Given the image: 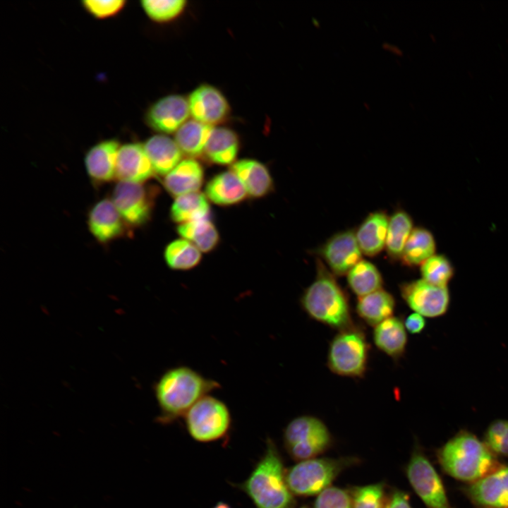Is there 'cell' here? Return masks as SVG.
Returning <instances> with one entry per match:
<instances>
[{
  "label": "cell",
  "mask_w": 508,
  "mask_h": 508,
  "mask_svg": "<svg viewBox=\"0 0 508 508\" xmlns=\"http://www.w3.org/2000/svg\"><path fill=\"white\" fill-rule=\"evenodd\" d=\"M155 174L143 144L130 143L121 145L116 164L119 181L144 183Z\"/></svg>",
  "instance_id": "17"
},
{
  "label": "cell",
  "mask_w": 508,
  "mask_h": 508,
  "mask_svg": "<svg viewBox=\"0 0 508 508\" xmlns=\"http://www.w3.org/2000/svg\"><path fill=\"white\" fill-rule=\"evenodd\" d=\"M436 456L445 473L467 483L478 480L502 465L483 441L464 430L440 447Z\"/></svg>",
  "instance_id": "3"
},
{
  "label": "cell",
  "mask_w": 508,
  "mask_h": 508,
  "mask_svg": "<svg viewBox=\"0 0 508 508\" xmlns=\"http://www.w3.org/2000/svg\"><path fill=\"white\" fill-rule=\"evenodd\" d=\"M219 388L218 382L190 367L180 365L168 369L154 385L159 409L157 422L168 425L184 418L199 400Z\"/></svg>",
  "instance_id": "1"
},
{
  "label": "cell",
  "mask_w": 508,
  "mask_h": 508,
  "mask_svg": "<svg viewBox=\"0 0 508 508\" xmlns=\"http://www.w3.org/2000/svg\"><path fill=\"white\" fill-rule=\"evenodd\" d=\"M313 508H353L348 490L329 486L318 495Z\"/></svg>",
  "instance_id": "38"
},
{
  "label": "cell",
  "mask_w": 508,
  "mask_h": 508,
  "mask_svg": "<svg viewBox=\"0 0 508 508\" xmlns=\"http://www.w3.org/2000/svg\"><path fill=\"white\" fill-rule=\"evenodd\" d=\"M239 147V138L235 131L226 127H214L204 155L212 163L233 164L236 162Z\"/></svg>",
  "instance_id": "25"
},
{
  "label": "cell",
  "mask_w": 508,
  "mask_h": 508,
  "mask_svg": "<svg viewBox=\"0 0 508 508\" xmlns=\"http://www.w3.org/2000/svg\"><path fill=\"white\" fill-rule=\"evenodd\" d=\"M284 448L295 461H303L327 450L332 435L325 423L313 416H301L291 420L283 433Z\"/></svg>",
  "instance_id": "8"
},
{
  "label": "cell",
  "mask_w": 508,
  "mask_h": 508,
  "mask_svg": "<svg viewBox=\"0 0 508 508\" xmlns=\"http://www.w3.org/2000/svg\"><path fill=\"white\" fill-rule=\"evenodd\" d=\"M123 0H86L83 1L84 8L92 16L103 19L117 14L125 6Z\"/></svg>",
  "instance_id": "39"
},
{
  "label": "cell",
  "mask_w": 508,
  "mask_h": 508,
  "mask_svg": "<svg viewBox=\"0 0 508 508\" xmlns=\"http://www.w3.org/2000/svg\"><path fill=\"white\" fill-rule=\"evenodd\" d=\"M140 3L147 16L157 23L175 19L182 13L187 4L185 0H143Z\"/></svg>",
  "instance_id": "36"
},
{
  "label": "cell",
  "mask_w": 508,
  "mask_h": 508,
  "mask_svg": "<svg viewBox=\"0 0 508 508\" xmlns=\"http://www.w3.org/2000/svg\"><path fill=\"white\" fill-rule=\"evenodd\" d=\"M188 101L193 119L212 127L224 122L231 112L225 96L211 85L197 87L189 95Z\"/></svg>",
  "instance_id": "13"
},
{
  "label": "cell",
  "mask_w": 508,
  "mask_h": 508,
  "mask_svg": "<svg viewBox=\"0 0 508 508\" xmlns=\"http://www.w3.org/2000/svg\"><path fill=\"white\" fill-rule=\"evenodd\" d=\"M164 260L174 270H188L197 266L202 258L201 251L184 238L170 242L164 251Z\"/></svg>",
  "instance_id": "33"
},
{
  "label": "cell",
  "mask_w": 508,
  "mask_h": 508,
  "mask_svg": "<svg viewBox=\"0 0 508 508\" xmlns=\"http://www.w3.org/2000/svg\"><path fill=\"white\" fill-rule=\"evenodd\" d=\"M188 98L180 95H170L162 97L147 110V124L162 133L176 132L189 118Z\"/></svg>",
  "instance_id": "15"
},
{
  "label": "cell",
  "mask_w": 508,
  "mask_h": 508,
  "mask_svg": "<svg viewBox=\"0 0 508 508\" xmlns=\"http://www.w3.org/2000/svg\"><path fill=\"white\" fill-rule=\"evenodd\" d=\"M461 490L476 508H508V464H502Z\"/></svg>",
  "instance_id": "12"
},
{
  "label": "cell",
  "mask_w": 508,
  "mask_h": 508,
  "mask_svg": "<svg viewBox=\"0 0 508 508\" xmlns=\"http://www.w3.org/2000/svg\"><path fill=\"white\" fill-rule=\"evenodd\" d=\"M300 508H308V507L303 506V507H300Z\"/></svg>",
  "instance_id": "43"
},
{
  "label": "cell",
  "mask_w": 508,
  "mask_h": 508,
  "mask_svg": "<svg viewBox=\"0 0 508 508\" xmlns=\"http://www.w3.org/2000/svg\"><path fill=\"white\" fill-rule=\"evenodd\" d=\"M214 127L190 119L176 132L175 141L183 154L193 159L202 155Z\"/></svg>",
  "instance_id": "27"
},
{
  "label": "cell",
  "mask_w": 508,
  "mask_h": 508,
  "mask_svg": "<svg viewBox=\"0 0 508 508\" xmlns=\"http://www.w3.org/2000/svg\"><path fill=\"white\" fill-rule=\"evenodd\" d=\"M359 462L355 456L315 457L301 461L286 469L287 484L295 496L318 495L345 469Z\"/></svg>",
  "instance_id": "5"
},
{
  "label": "cell",
  "mask_w": 508,
  "mask_h": 508,
  "mask_svg": "<svg viewBox=\"0 0 508 508\" xmlns=\"http://www.w3.org/2000/svg\"><path fill=\"white\" fill-rule=\"evenodd\" d=\"M404 322L406 329L411 334L421 333L426 324L424 317L417 313L410 314Z\"/></svg>",
  "instance_id": "41"
},
{
  "label": "cell",
  "mask_w": 508,
  "mask_h": 508,
  "mask_svg": "<svg viewBox=\"0 0 508 508\" xmlns=\"http://www.w3.org/2000/svg\"><path fill=\"white\" fill-rule=\"evenodd\" d=\"M212 508H232L230 504L224 501L217 502Z\"/></svg>",
  "instance_id": "42"
},
{
  "label": "cell",
  "mask_w": 508,
  "mask_h": 508,
  "mask_svg": "<svg viewBox=\"0 0 508 508\" xmlns=\"http://www.w3.org/2000/svg\"><path fill=\"white\" fill-rule=\"evenodd\" d=\"M370 346L362 329L352 325L339 330L329 344L327 365L341 376L362 377L365 373Z\"/></svg>",
  "instance_id": "6"
},
{
  "label": "cell",
  "mask_w": 508,
  "mask_h": 508,
  "mask_svg": "<svg viewBox=\"0 0 508 508\" xmlns=\"http://www.w3.org/2000/svg\"><path fill=\"white\" fill-rule=\"evenodd\" d=\"M204 169L195 159L182 160L163 180L166 190L171 195L198 192L204 181Z\"/></svg>",
  "instance_id": "21"
},
{
  "label": "cell",
  "mask_w": 508,
  "mask_h": 508,
  "mask_svg": "<svg viewBox=\"0 0 508 508\" xmlns=\"http://www.w3.org/2000/svg\"><path fill=\"white\" fill-rule=\"evenodd\" d=\"M155 173L166 176L181 161L183 152L175 140L166 135H155L143 144Z\"/></svg>",
  "instance_id": "22"
},
{
  "label": "cell",
  "mask_w": 508,
  "mask_h": 508,
  "mask_svg": "<svg viewBox=\"0 0 508 508\" xmlns=\"http://www.w3.org/2000/svg\"><path fill=\"white\" fill-rule=\"evenodd\" d=\"M483 442L497 456L508 457V421L492 422L485 430Z\"/></svg>",
  "instance_id": "37"
},
{
  "label": "cell",
  "mask_w": 508,
  "mask_h": 508,
  "mask_svg": "<svg viewBox=\"0 0 508 508\" xmlns=\"http://www.w3.org/2000/svg\"><path fill=\"white\" fill-rule=\"evenodd\" d=\"M405 473L411 488L426 508H454L439 473L418 445L413 449Z\"/></svg>",
  "instance_id": "9"
},
{
  "label": "cell",
  "mask_w": 508,
  "mask_h": 508,
  "mask_svg": "<svg viewBox=\"0 0 508 508\" xmlns=\"http://www.w3.org/2000/svg\"><path fill=\"white\" fill-rule=\"evenodd\" d=\"M303 310L315 320L339 331L353 325L346 294L321 262L315 280L301 298Z\"/></svg>",
  "instance_id": "4"
},
{
  "label": "cell",
  "mask_w": 508,
  "mask_h": 508,
  "mask_svg": "<svg viewBox=\"0 0 508 508\" xmlns=\"http://www.w3.org/2000/svg\"><path fill=\"white\" fill-rule=\"evenodd\" d=\"M399 289L406 303L423 317L437 318L445 315L449 308L447 287L437 286L421 279L402 283Z\"/></svg>",
  "instance_id": "11"
},
{
  "label": "cell",
  "mask_w": 508,
  "mask_h": 508,
  "mask_svg": "<svg viewBox=\"0 0 508 508\" xmlns=\"http://www.w3.org/2000/svg\"><path fill=\"white\" fill-rule=\"evenodd\" d=\"M436 241L433 234L423 227L413 229L401 257L403 265L407 267L421 266L435 254Z\"/></svg>",
  "instance_id": "29"
},
{
  "label": "cell",
  "mask_w": 508,
  "mask_h": 508,
  "mask_svg": "<svg viewBox=\"0 0 508 508\" xmlns=\"http://www.w3.org/2000/svg\"><path fill=\"white\" fill-rule=\"evenodd\" d=\"M176 231L203 253L213 250L219 242L218 230L209 218L179 224Z\"/></svg>",
  "instance_id": "31"
},
{
  "label": "cell",
  "mask_w": 508,
  "mask_h": 508,
  "mask_svg": "<svg viewBox=\"0 0 508 508\" xmlns=\"http://www.w3.org/2000/svg\"><path fill=\"white\" fill-rule=\"evenodd\" d=\"M384 482L351 486L348 490L352 498L353 508H384L387 495Z\"/></svg>",
  "instance_id": "35"
},
{
  "label": "cell",
  "mask_w": 508,
  "mask_h": 508,
  "mask_svg": "<svg viewBox=\"0 0 508 508\" xmlns=\"http://www.w3.org/2000/svg\"><path fill=\"white\" fill-rule=\"evenodd\" d=\"M184 421L189 435L201 443L225 440L232 425L227 405L211 394L199 400L186 414Z\"/></svg>",
  "instance_id": "7"
},
{
  "label": "cell",
  "mask_w": 508,
  "mask_h": 508,
  "mask_svg": "<svg viewBox=\"0 0 508 508\" xmlns=\"http://www.w3.org/2000/svg\"><path fill=\"white\" fill-rule=\"evenodd\" d=\"M281 454L271 438L248 477L242 483L232 484L251 500L255 508H294L295 495L286 478Z\"/></svg>",
  "instance_id": "2"
},
{
  "label": "cell",
  "mask_w": 508,
  "mask_h": 508,
  "mask_svg": "<svg viewBox=\"0 0 508 508\" xmlns=\"http://www.w3.org/2000/svg\"><path fill=\"white\" fill-rule=\"evenodd\" d=\"M373 341L375 346L394 360L399 359L405 353L407 334L404 321L392 316L375 327Z\"/></svg>",
  "instance_id": "23"
},
{
  "label": "cell",
  "mask_w": 508,
  "mask_h": 508,
  "mask_svg": "<svg viewBox=\"0 0 508 508\" xmlns=\"http://www.w3.org/2000/svg\"><path fill=\"white\" fill-rule=\"evenodd\" d=\"M413 220L404 210L394 212L389 219L385 250L391 260H400L413 229Z\"/></svg>",
  "instance_id": "30"
},
{
  "label": "cell",
  "mask_w": 508,
  "mask_h": 508,
  "mask_svg": "<svg viewBox=\"0 0 508 508\" xmlns=\"http://www.w3.org/2000/svg\"><path fill=\"white\" fill-rule=\"evenodd\" d=\"M389 217L382 210L369 214L355 231L363 254L374 257L385 248Z\"/></svg>",
  "instance_id": "19"
},
{
  "label": "cell",
  "mask_w": 508,
  "mask_h": 508,
  "mask_svg": "<svg viewBox=\"0 0 508 508\" xmlns=\"http://www.w3.org/2000/svg\"><path fill=\"white\" fill-rule=\"evenodd\" d=\"M208 200L199 191L178 196L171 206L170 217L179 224L207 219L210 214Z\"/></svg>",
  "instance_id": "28"
},
{
  "label": "cell",
  "mask_w": 508,
  "mask_h": 508,
  "mask_svg": "<svg viewBox=\"0 0 508 508\" xmlns=\"http://www.w3.org/2000/svg\"><path fill=\"white\" fill-rule=\"evenodd\" d=\"M454 267L449 259L442 254H435L421 265V274L425 281L441 287L447 284L454 275Z\"/></svg>",
  "instance_id": "34"
},
{
  "label": "cell",
  "mask_w": 508,
  "mask_h": 508,
  "mask_svg": "<svg viewBox=\"0 0 508 508\" xmlns=\"http://www.w3.org/2000/svg\"><path fill=\"white\" fill-rule=\"evenodd\" d=\"M119 143L101 141L90 147L85 156V166L90 179L97 183H108L116 178V164Z\"/></svg>",
  "instance_id": "18"
},
{
  "label": "cell",
  "mask_w": 508,
  "mask_h": 508,
  "mask_svg": "<svg viewBox=\"0 0 508 508\" xmlns=\"http://www.w3.org/2000/svg\"><path fill=\"white\" fill-rule=\"evenodd\" d=\"M155 191L140 183L119 181L111 200L128 227L145 224L152 214Z\"/></svg>",
  "instance_id": "10"
},
{
  "label": "cell",
  "mask_w": 508,
  "mask_h": 508,
  "mask_svg": "<svg viewBox=\"0 0 508 508\" xmlns=\"http://www.w3.org/2000/svg\"><path fill=\"white\" fill-rule=\"evenodd\" d=\"M87 226L92 235L102 243L123 236L128 226L109 198L96 202L87 216Z\"/></svg>",
  "instance_id": "16"
},
{
  "label": "cell",
  "mask_w": 508,
  "mask_h": 508,
  "mask_svg": "<svg viewBox=\"0 0 508 508\" xmlns=\"http://www.w3.org/2000/svg\"><path fill=\"white\" fill-rule=\"evenodd\" d=\"M396 302L393 296L381 289L358 297L356 303L358 315L366 323L375 327L393 316Z\"/></svg>",
  "instance_id": "26"
},
{
  "label": "cell",
  "mask_w": 508,
  "mask_h": 508,
  "mask_svg": "<svg viewBox=\"0 0 508 508\" xmlns=\"http://www.w3.org/2000/svg\"><path fill=\"white\" fill-rule=\"evenodd\" d=\"M207 199L220 206H230L243 201L247 192L238 176L231 171L221 172L206 184Z\"/></svg>",
  "instance_id": "24"
},
{
  "label": "cell",
  "mask_w": 508,
  "mask_h": 508,
  "mask_svg": "<svg viewBox=\"0 0 508 508\" xmlns=\"http://www.w3.org/2000/svg\"><path fill=\"white\" fill-rule=\"evenodd\" d=\"M332 273L337 276L347 274L362 257L355 232L346 230L331 236L320 252Z\"/></svg>",
  "instance_id": "14"
},
{
  "label": "cell",
  "mask_w": 508,
  "mask_h": 508,
  "mask_svg": "<svg viewBox=\"0 0 508 508\" xmlns=\"http://www.w3.org/2000/svg\"><path fill=\"white\" fill-rule=\"evenodd\" d=\"M384 508H412L409 495L403 490L394 488L387 495Z\"/></svg>",
  "instance_id": "40"
},
{
  "label": "cell",
  "mask_w": 508,
  "mask_h": 508,
  "mask_svg": "<svg viewBox=\"0 0 508 508\" xmlns=\"http://www.w3.org/2000/svg\"><path fill=\"white\" fill-rule=\"evenodd\" d=\"M346 275L350 289L358 297L381 289L383 284L381 273L368 260L359 261Z\"/></svg>",
  "instance_id": "32"
},
{
  "label": "cell",
  "mask_w": 508,
  "mask_h": 508,
  "mask_svg": "<svg viewBox=\"0 0 508 508\" xmlns=\"http://www.w3.org/2000/svg\"><path fill=\"white\" fill-rule=\"evenodd\" d=\"M231 170L240 179L247 194L251 198L265 197L273 189L274 181L269 169L258 160H238L231 165Z\"/></svg>",
  "instance_id": "20"
}]
</instances>
